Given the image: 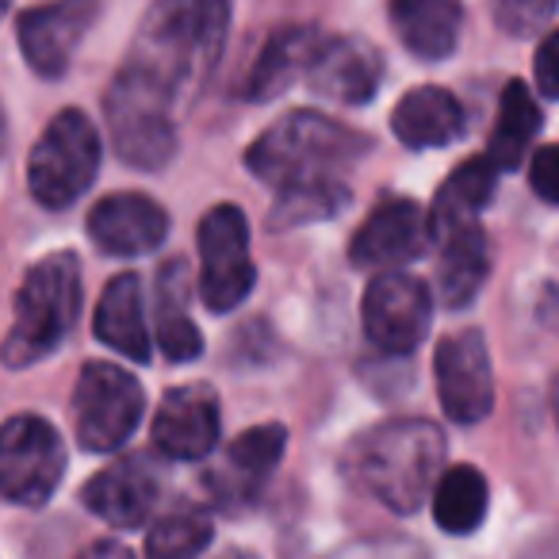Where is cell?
Wrapping results in <instances>:
<instances>
[{
  "label": "cell",
  "instance_id": "6da1fadb",
  "mask_svg": "<svg viewBox=\"0 0 559 559\" xmlns=\"http://www.w3.org/2000/svg\"><path fill=\"white\" fill-rule=\"evenodd\" d=\"M226 27L230 0H154L119 70L180 104L211 78L223 55Z\"/></svg>",
  "mask_w": 559,
  "mask_h": 559
},
{
  "label": "cell",
  "instance_id": "7a4b0ae2",
  "mask_svg": "<svg viewBox=\"0 0 559 559\" xmlns=\"http://www.w3.org/2000/svg\"><path fill=\"white\" fill-rule=\"evenodd\" d=\"M444 464V433L426 418H391L368 429L353 449L357 483L391 513H414L429 502Z\"/></svg>",
  "mask_w": 559,
  "mask_h": 559
},
{
  "label": "cell",
  "instance_id": "3957f363",
  "mask_svg": "<svg viewBox=\"0 0 559 559\" xmlns=\"http://www.w3.org/2000/svg\"><path fill=\"white\" fill-rule=\"evenodd\" d=\"M368 150L372 142L353 127L322 111H292L246 150V165L264 185L288 188L311 185V180H337V173L357 165Z\"/></svg>",
  "mask_w": 559,
  "mask_h": 559
},
{
  "label": "cell",
  "instance_id": "277c9868",
  "mask_svg": "<svg viewBox=\"0 0 559 559\" xmlns=\"http://www.w3.org/2000/svg\"><path fill=\"white\" fill-rule=\"evenodd\" d=\"M81 311V261L78 253H50L24 276L16 292L12 322L0 360L9 368H32L66 342Z\"/></svg>",
  "mask_w": 559,
  "mask_h": 559
},
{
  "label": "cell",
  "instance_id": "5b68a950",
  "mask_svg": "<svg viewBox=\"0 0 559 559\" xmlns=\"http://www.w3.org/2000/svg\"><path fill=\"white\" fill-rule=\"evenodd\" d=\"M100 173V131L81 108L58 111L27 157V188L47 211H66Z\"/></svg>",
  "mask_w": 559,
  "mask_h": 559
},
{
  "label": "cell",
  "instance_id": "8992f818",
  "mask_svg": "<svg viewBox=\"0 0 559 559\" xmlns=\"http://www.w3.org/2000/svg\"><path fill=\"white\" fill-rule=\"evenodd\" d=\"M104 116H108L116 154L134 169H165L177 154V104L165 100L157 88L142 85L127 70H119L111 81Z\"/></svg>",
  "mask_w": 559,
  "mask_h": 559
},
{
  "label": "cell",
  "instance_id": "52a82bcc",
  "mask_svg": "<svg viewBox=\"0 0 559 559\" xmlns=\"http://www.w3.org/2000/svg\"><path fill=\"white\" fill-rule=\"evenodd\" d=\"M146 411V391L127 368L108 360H88L73 391V433L81 449L111 452L139 429Z\"/></svg>",
  "mask_w": 559,
  "mask_h": 559
},
{
  "label": "cell",
  "instance_id": "ba28073f",
  "mask_svg": "<svg viewBox=\"0 0 559 559\" xmlns=\"http://www.w3.org/2000/svg\"><path fill=\"white\" fill-rule=\"evenodd\" d=\"M66 475V441L39 414H16L0 426V498L47 506Z\"/></svg>",
  "mask_w": 559,
  "mask_h": 559
},
{
  "label": "cell",
  "instance_id": "9c48e42d",
  "mask_svg": "<svg viewBox=\"0 0 559 559\" xmlns=\"http://www.w3.org/2000/svg\"><path fill=\"white\" fill-rule=\"evenodd\" d=\"M249 226L234 203H218L200 218V296L207 311L226 314L253 292Z\"/></svg>",
  "mask_w": 559,
  "mask_h": 559
},
{
  "label": "cell",
  "instance_id": "30bf717a",
  "mask_svg": "<svg viewBox=\"0 0 559 559\" xmlns=\"http://www.w3.org/2000/svg\"><path fill=\"white\" fill-rule=\"evenodd\" d=\"M360 319H365V334L376 349L403 357V353H414L429 337L433 292L426 288V280L388 269L368 284Z\"/></svg>",
  "mask_w": 559,
  "mask_h": 559
},
{
  "label": "cell",
  "instance_id": "8fae6325",
  "mask_svg": "<svg viewBox=\"0 0 559 559\" xmlns=\"http://www.w3.org/2000/svg\"><path fill=\"white\" fill-rule=\"evenodd\" d=\"M437 395L452 421L475 426L495 411V372H490L487 337L479 330H460L437 342L433 353Z\"/></svg>",
  "mask_w": 559,
  "mask_h": 559
},
{
  "label": "cell",
  "instance_id": "7c38bea8",
  "mask_svg": "<svg viewBox=\"0 0 559 559\" xmlns=\"http://www.w3.org/2000/svg\"><path fill=\"white\" fill-rule=\"evenodd\" d=\"M100 0H50L20 16V50L39 78H62L93 27Z\"/></svg>",
  "mask_w": 559,
  "mask_h": 559
},
{
  "label": "cell",
  "instance_id": "4fadbf2b",
  "mask_svg": "<svg viewBox=\"0 0 559 559\" xmlns=\"http://www.w3.org/2000/svg\"><path fill=\"white\" fill-rule=\"evenodd\" d=\"M429 223L426 211L414 200H388L360 223L353 234L349 257L357 269L368 272H388L406 261H418L429 249Z\"/></svg>",
  "mask_w": 559,
  "mask_h": 559
},
{
  "label": "cell",
  "instance_id": "5bb4252c",
  "mask_svg": "<svg viewBox=\"0 0 559 559\" xmlns=\"http://www.w3.org/2000/svg\"><path fill=\"white\" fill-rule=\"evenodd\" d=\"M223 433L218 395L207 383H185L162 399L154 414V444L169 460H203Z\"/></svg>",
  "mask_w": 559,
  "mask_h": 559
},
{
  "label": "cell",
  "instance_id": "9a60e30c",
  "mask_svg": "<svg viewBox=\"0 0 559 559\" xmlns=\"http://www.w3.org/2000/svg\"><path fill=\"white\" fill-rule=\"evenodd\" d=\"M307 85L319 96L334 104H368L383 81V58L360 35H337V39H322L314 47V58L307 66Z\"/></svg>",
  "mask_w": 559,
  "mask_h": 559
},
{
  "label": "cell",
  "instance_id": "2e32d148",
  "mask_svg": "<svg viewBox=\"0 0 559 559\" xmlns=\"http://www.w3.org/2000/svg\"><path fill=\"white\" fill-rule=\"evenodd\" d=\"M169 234V215L162 203L142 192L104 195L88 211V238L108 257H142L154 253Z\"/></svg>",
  "mask_w": 559,
  "mask_h": 559
},
{
  "label": "cell",
  "instance_id": "e0dca14e",
  "mask_svg": "<svg viewBox=\"0 0 559 559\" xmlns=\"http://www.w3.org/2000/svg\"><path fill=\"white\" fill-rule=\"evenodd\" d=\"M81 502L108 525L134 528L146 521V513L157 502V472L146 456L116 460L81 487Z\"/></svg>",
  "mask_w": 559,
  "mask_h": 559
},
{
  "label": "cell",
  "instance_id": "ac0fdd59",
  "mask_svg": "<svg viewBox=\"0 0 559 559\" xmlns=\"http://www.w3.org/2000/svg\"><path fill=\"white\" fill-rule=\"evenodd\" d=\"M284 449H288V429L276 426V421L246 429L238 441H230L223 467L211 475L218 502H249V498H257V490L272 479L276 464L284 460Z\"/></svg>",
  "mask_w": 559,
  "mask_h": 559
},
{
  "label": "cell",
  "instance_id": "d6986e66",
  "mask_svg": "<svg viewBox=\"0 0 559 559\" xmlns=\"http://www.w3.org/2000/svg\"><path fill=\"white\" fill-rule=\"evenodd\" d=\"M319 43H322V35H319V27H311V24L276 27V32L269 35V43L261 47V55H257V62L249 66L241 96L257 104H269V100H276L280 93H288L307 73Z\"/></svg>",
  "mask_w": 559,
  "mask_h": 559
},
{
  "label": "cell",
  "instance_id": "ffe728a7",
  "mask_svg": "<svg viewBox=\"0 0 559 559\" xmlns=\"http://www.w3.org/2000/svg\"><path fill=\"white\" fill-rule=\"evenodd\" d=\"M391 131L406 150L452 146L467 131V111L449 88L421 85L406 93L391 111Z\"/></svg>",
  "mask_w": 559,
  "mask_h": 559
},
{
  "label": "cell",
  "instance_id": "44dd1931",
  "mask_svg": "<svg viewBox=\"0 0 559 559\" xmlns=\"http://www.w3.org/2000/svg\"><path fill=\"white\" fill-rule=\"evenodd\" d=\"M388 12L399 43L421 62H444L464 32L460 0H391Z\"/></svg>",
  "mask_w": 559,
  "mask_h": 559
},
{
  "label": "cell",
  "instance_id": "7402d4cb",
  "mask_svg": "<svg viewBox=\"0 0 559 559\" xmlns=\"http://www.w3.org/2000/svg\"><path fill=\"white\" fill-rule=\"evenodd\" d=\"M96 342L116 349L119 357H131L134 365L150 360V330H146V304H142V280L134 272H123L104 288L96 304L93 322Z\"/></svg>",
  "mask_w": 559,
  "mask_h": 559
},
{
  "label": "cell",
  "instance_id": "603a6c76",
  "mask_svg": "<svg viewBox=\"0 0 559 559\" xmlns=\"http://www.w3.org/2000/svg\"><path fill=\"white\" fill-rule=\"evenodd\" d=\"M441 269H437V296L444 307H467L490 276V238L479 223H464L441 234Z\"/></svg>",
  "mask_w": 559,
  "mask_h": 559
},
{
  "label": "cell",
  "instance_id": "cb8c5ba5",
  "mask_svg": "<svg viewBox=\"0 0 559 559\" xmlns=\"http://www.w3.org/2000/svg\"><path fill=\"white\" fill-rule=\"evenodd\" d=\"M188 296H192V276H188L185 261H169L157 272V307H154V326L157 345H162L165 360L173 365H188L203 353V334L195 330L192 314H188Z\"/></svg>",
  "mask_w": 559,
  "mask_h": 559
},
{
  "label": "cell",
  "instance_id": "d4e9b609",
  "mask_svg": "<svg viewBox=\"0 0 559 559\" xmlns=\"http://www.w3.org/2000/svg\"><path fill=\"white\" fill-rule=\"evenodd\" d=\"M495 188H498V169L487 162V154L472 157V162H464L460 169H452L449 180L437 188L433 207H429V215H426L429 238H441V234L456 230V226L475 223L479 211L490 203V195H495Z\"/></svg>",
  "mask_w": 559,
  "mask_h": 559
},
{
  "label": "cell",
  "instance_id": "484cf974",
  "mask_svg": "<svg viewBox=\"0 0 559 559\" xmlns=\"http://www.w3.org/2000/svg\"><path fill=\"white\" fill-rule=\"evenodd\" d=\"M429 498H433V521L452 536L475 533V528L483 525V518H487V506H490L487 479H483V472L472 464H456L437 475Z\"/></svg>",
  "mask_w": 559,
  "mask_h": 559
},
{
  "label": "cell",
  "instance_id": "4316f807",
  "mask_svg": "<svg viewBox=\"0 0 559 559\" xmlns=\"http://www.w3.org/2000/svg\"><path fill=\"white\" fill-rule=\"evenodd\" d=\"M540 131V108H536L533 93H528L525 81H510L498 104V119L495 131H490V146H487V162L498 173H513L525 162L528 142Z\"/></svg>",
  "mask_w": 559,
  "mask_h": 559
},
{
  "label": "cell",
  "instance_id": "83f0119b",
  "mask_svg": "<svg viewBox=\"0 0 559 559\" xmlns=\"http://www.w3.org/2000/svg\"><path fill=\"white\" fill-rule=\"evenodd\" d=\"M276 203L269 211V230H296L307 223H322L349 207V188L342 180H311V185L276 188Z\"/></svg>",
  "mask_w": 559,
  "mask_h": 559
},
{
  "label": "cell",
  "instance_id": "f1b7e54d",
  "mask_svg": "<svg viewBox=\"0 0 559 559\" xmlns=\"http://www.w3.org/2000/svg\"><path fill=\"white\" fill-rule=\"evenodd\" d=\"M215 525L195 510L165 513L146 533V559H200L207 551Z\"/></svg>",
  "mask_w": 559,
  "mask_h": 559
},
{
  "label": "cell",
  "instance_id": "f546056e",
  "mask_svg": "<svg viewBox=\"0 0 559 559\" xmlns=\"http://www.w3.org/2000/svg\"><path fill=\"white\" fill-rule=\"evenodd\" d=\"M559 0H490V16L510 39H533L548 32Z\"/></svg>",
  "mask_w": 559,
  "mask_h": 559
},
{
  "label": "cell",
  "instance_id": "4dcf8cb0",
  "mask_svg": "<svg viewBox=\"0 0 559 559\" xmlns=\"http://www.w3.org/2000/svg\"><path fill=\"white\" fill-rule=\"evenodd\" d=\"M559 150L556 146H540L533 154V165H528V180H533V192L540 195L544 203L559 200Z\"/></svg>",
  "mask_w": 559,
  "mask_h": 559
},
{
  "label": "cell",
  "instance_id": "1f68e13d",
  "mask_svg": "<svg viewBox=\"0 0 559 559\" xmlns=\"http://www.w3.org/2000/svg\"><path fill=\"white\" fill-rule=\"evenodd\" d=\"M536 88L540 96L556 100L559 96V35L544 32L540 47H536Z\"/></svg>",
  "mask_w": 559,
  "mask_h": 559
},
{
  "label": "cell",
  "instance_id": "d6a6232c",
  "mask_svg": "<svg viewBox=\"0 0 559 559\" xmlns=\"http://www.w3.org/2000/svg\"><path fill=\"white\" fill-rule=\"evenodd\" d=\"M78 559H134V551L119 540H96V544H88Z\"/></svg>",
  "mask_w": 559,
  "mask_h": 559
},
{
  "label": "cell",
  "instance_id": "836d02e7",
  "mask_svg": "<svg viewBox=\"0 0 559 559\" xmlns=\"http://www.w3.org/2000/svg\"><path fill=\"white\" fill-rule=\"evenodd\" d=\"M4 139H9V119H4V108H0V150H4Z\"/></svg>",
  "mask_w": 559,
  "mask_h": 559
},
{
  "label": "cell",
  "instance_id": "e575fe53",
  "mask_svg": "<svg viewBox=\"0 0 559 559\" xmlns=\"http://www.w3.org/2000/svg\"><path fill=\"white\" fill-rule=\"evenodd\" d=\"M218 559H257V556H249V551H223Z\"/></svg>",
  "mask_w": 559,
  "mask_h": 559
},
{
  "label": "cell",
  "instance_id": "d590c367",
  "mask_svg": "<svg viewBox=\"0 0 559 559\" xmlns=\"http://www.w3.org/2000/svg\"><path fill=\"white\" fill-rule=\"evenodd\" d=\"M9 4H12V0H0V20H4V12H9Z\"/></svg>",
  "mask_w": 559,
  "mask_h": 559
}]
</instances>
